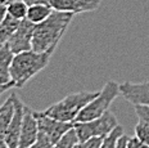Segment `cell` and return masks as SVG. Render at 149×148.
<instances>
[{"instance_id": "6da1fadb", "label": "cell", "mask_w": 149, "mask_h": 148, "mask_svg": "<svg viewBox=\"0 0 149 148\" xmlns=\"http://www.w3.org/2000/svg\"><path fill=\"white\" fill-rule=\"evenodd\" d=\"M73 16L74 14L68 12L53 10L45 21L35 24L32 36V50L37 53L54 50L70 23L72 22Z\"/></svg>"}, {"instance_id": "7a4b0ae2", "label": "cell", "mask_w": 149, "mask_h": 148, "mask_svg": "<svg viewBox=\"0 0 149 148\" xmlns=\"http://www.w3.org/2000/svg\"><path fill=\"white\" fill-rule=\"evenodd\" d=\"M54 50H48L44 53L27 50L14 54L10 66V75L14 88H23L27 81L41 72L50 62Z\"/></svg>"}, {"instance_id": "3957f363", "label": "cell", "mask_w": 149, "mask_h": 148, "mask_svg": "<svg viewBox=\"0 0 149 148\" xmlns=\"http://www.w3.org/2000/svg\"><path fill=\"white\" fill-rule=\"evenodd\" d=\"M99 91H77L71 93L62 101L48 107L44 113L55 120L64 122H74L82 108L98 95Z\"/></svg>"}, {"instance_id": "277c9868", "label": "cell", "mask_w": 149, "mask_h": 148, "mask_svg": "<svg viewBox=\"0 0 149 148\" xmlns=\"http://www.w3.org/2000/svg\"><path fill=\"white\" fill-rule=\"evenodd\" d=\"M120 93V84H117L113 80H108L105 82L98 95L93 101H90L88 104L82 108V111L79 113L74 122H86L91 121L94 119H98L102 115H104L109 110L112 102L116 99Z\"/></svg>"}, {"instance_id": "5b68a950", "label": "cell", "mask_w": 149, "mask_h": 148, "mask_svg": "<svg viewBox=\"0 0 149 148\" xmlns=\"http://www.w3.org/2000/svg\"><path fill=\"white\" fill-rule=\"evenodd\" d=\"M118 121H117L114 113H112L109 110L102 115L98 119H94L91 121L86 122H74L73 129L76 131L77 137H79L80 142H84L86 139L94 137H103L105 138L109 133L113 130L116 126H118Z\"/></svg>"}, {"instance_id": "8992f818", "label": "cell", "mask_w": 149, "mask_h": 148, "mask_svg": "<svg viewBox=\"0 0 149 148\" xmlns=\"http://www.w3.org/2000/svg\"><path fill=\"white\" fill-rule=\"evenodd\" d=\"M33 116H35V119L37 121L39 133L45 135L53 144L57 143L74 125V122H64V121H59V120L53 119V117L45 115L44 111L33 110Z\"/></svg>"}, {"instance_id": "52a82bcc", "label": "cell", "mask_w": 149, "mask_h": 148, "mask_svg": "<svg viewBox=\"0 0 149 148\" xmlns=\"http://www.w3.org/2000/svg\"><path fill=\"white\" fill-rule=\"evenodd\" d=\"M33 30H35V24L32 22H30L27 18L21 21L17 31L13 34V36H12L7 43V45L9 47V49L13 52V54L32 50Z\"/></svg>"}, {"instance_id": "ba28073f", "label": "cell", "mask_w": 149, "mask_h": 148, "mask_svg": "<svg viewBox=\"0 0 149 148\" xmlns=\"http://www.w3.org/2000/svg\"><path fill=\"white\" fill-rule=\"evenodd\" d=\"M12 97H13V103H14V115H13V119H12L10 125H9L7 133H5L4 142L8 146V148H18L23 113H24V104L22 103V101L18 98L17 93L13 91Z\"/></svg>"}, {"instance_id": "9c48e42d", "label": "cell", "mask_w": 149, "mask_h": 148, "mask_svg": "<svg viewBox=\"0 0 149 148\" xmlns=\"http://www.w3.org/2000/svg\"><path fill=\"white\" fill-rule=\"evenodd\" d=\"M120 93L132 106L141 104L149 107V80L143 82L125 81L120 84Z\"/></svg>"}, {"instance_id": "30bf717a", "label": "cell", "mask_w": 149, "mask_h": 148, "mask_svg": "<svg viewBox=\"0 0 149 148\" xmlns=\"http://www.w3.org/2000/svg\"><path fill=\"white\" fill-rule=\"evenodd\" d=\"M100 3L102 0H49V4L54 10L68 12L72 14L97 10Z\"/></svg>"}, {"instance_id": "8fae6325", "label": "cell", "mask_w": 149, "mask_h": 148, "mask_svg": "<svg viewBox=\"0 0 149 148\" xmlns=\"http://www.w3.org/2000/svg\"><path fill=\"white\" fill-rule=\"evenodd\" d=\"M37 137H39V128H37V121L33 116V110L24 106L18 148H30L36 142Z\"/></svg>"}, {"instance_id": "7c38bea8", "label": "cell", "mask_w": 149, "mask_h": 148, "mask_svg": "<svg viewBox=\"0 0 149 148\" xmlns=\"http://www.w3.org/2000/svg\"><path fill=\"white\" fill-rule=\"evenodd\" d=\"M134 110L138 116V124L135 126V135L149 146V107L136 104Z\"/></svg>"}, {"instance_id": "4fadbf2b", "label": "cell", "mask_w": 149, "mask_h": 148, "mask_svg": "<svg viewBox=\"0 0 149 148\" xmlns=\"http://www.w3.org/2000/svg\"><path fill=\"white\" fill-rule=\"evenodd\" d=\"M14 54L9 49L7 44L0 47V84L1 85H13L10 75V66L13 62Z\"/></svg>"}, {"instance_id": "5bb4252c", "label": "cell", "mask_w": 149, "mask_h": 148, "mask_svg": "<svg viewBox=\"0 0 149 148\" xmlns=\"http://www.w3.org/2000/svg\"><path fill=\"white\" fill-rule=\"evenodd\" d=\"M14 115V103L12 94L4 103L0 106V139H4L5 133H7L10 121Z\"/></svg>"}, {"instance_id": "9a60e30c", "label": "cell", "mask_w": 149, "mask_h": 148, "mask_svg": "<svg viewBox=\"0 0 149 148\" xmlns=\"http://www.w3.org/2000/svg\"><path fill=\"white\" fill-rule=\"evenodd\" d=\"M54 10L50 4H35L30 5L29 10H27V20L33 24H37L42 21H45L46 18L52 14V12Z\"/></svg>"}, {"instance_id": "2e32d148", "label": "cell", "mask_w": 149, "mask_h": 148, "mask_svg": "<svg viewBox=\"0 0 149 148\" xmlns=\"http://www.w3.org/2000/svg\"><path fill=\"white\" fill-rule=\"evenodd\" d=\"M19 22L21 21L15 20L9 14L3 20V22L0 23V44H7L8 40L17 31Z\"/></svg>"}, {"instance_id": "e0dca14e", "label": "cell", "mask_w": 149, "mask_h": 148, "mask_svg": "<svg viewBox=\"0 0 149 148\" xmlns=\"http://www.w3.org/2000/svg\"><path fill=\"white\" fill-rule=\"evenodd\" d=\"M29 5L23 0H15V1L8 4V14L18 21H22L27 17Z\"/></svg>"}, {"instance_id": "ac0fdd59", "label": "cell", "mask_w": 149, "mask_h": 148, "mask_svg": "<svg viewBox=\"0 0 149 148\" xmlns=\"http://www.w3.org/2000/svg\"><path fill=\"white\" fill-rule=\"evenodd\" d=\"M79 142V137H77L74 129L72 128L55 143V148H73Z\"/></svg>"}, {"instance_id": "d6986e66", "label": "cell", "mask_w": 149, "mask_h": 148, "mask_svg": "<svg viewBox=\"0 0 149 148\" xmlns=\"http://www.w3.org/2000/svg\"><path fill=\"white\" fill-rule=\"evenodd\" d=\"M121 135H123V128L121 125H118L103 139V143H102L100 148H116L117 140H118V138Z\"/></svg>"}, {"instance_id": "ffe728a7", "label": "cell", "mask_w": 149, "mask_h": 148, "mask_svg": "<svg viewBox=\"0 0 149 148\" xmlns=\"http://www.w3.org/2000/svg\"><path fill=\"white\" fill-rule=\"evenodd\" d=\"M103 137H94L84 142H79L73 148H100L103 143Z\"/></svg>"}, {"instance_id": "44dd1931", "label": "cell", "mask_w": 149, "mask_h": 148, "mask_svg": "<svg viewBox=\"0 0 149 148\" xmlns=\"http://www.w3.org/2000/svg\"><path fill=\"white\" fill-rule=\"evenodd\" d=\"M30 148H55V144H53L45 135L39 133V137H37L36 142Z\"/></svg>"}, {"instance_id": "7402d4cb", "label": "cell", "mask_w": 149, "mask_h": 148, "mask_svg": "<svg viewBox=\"0 0 149 148\" xmlns=\"http://www.w3.org/2000/svg\"><path fill=\"white\" fill-rule=\"evenodd\" d=\"M127 148H149V146L135 135V137H129V139H127Z\"/></svg>"}, {"instance_id": "603a6c76", "label": "cell", "mask_w": 149, "mask_h": 148, "mask_svg": "<svg viewBox=\"0 0 149 148\" xmlns=\"http://www.w3.org/2000/svg\"><path fill=\"white\" fill-rule=\"evenodd\" d=\"M7 16H8V5L0 0V23L3 22V20Z\"/></svg>"}, {"instance_id": "cb8c5ba5", "label": "cell", "mask_w": 149, "mask_h": 148, "mask_svg": "<svg viewBox=\"0 0 149 148\" xmlns=\"http://www.w3.org/2000/svg\"><path fill=\"white\" fill-rule=\"evenodd\" d=\"M127 139H129V137H127L126 134L121 135L118 138V140H117L116 148H127Z\"/></svg>"}, {"instance_id": "d4e9b609", "label": "cell", "mask_w": 149, "mask_h": 148, "mask_svg": "<svg viewBox=\"0 0 149 148\" xmlns=\"http://www.w3.org/2000/svg\"><path fill=\"white\" fill-rule=\"evenodd\" d=\"M27 5H35V4H49V0H23Z\"/></svg>"}, {"instance_id": "484cf974", "label": "cell", "mask_w": 149, "mask_h": 148, "mask_svg": "<svg viewBox=\"0 0 149 148\" xmlns=\"http://www.w3.org/2000/svg\"><path fill=\"white\" fill-rule=\"evenodd\" d=\"M13 88H14L13 85H1L0 84V94H3L7 90H10V89H13Z\"/></svg>"}, {"instance_id": "4316f807", "label": "cell", "mask_w": 149, "mask_h": 148, "mask_svg": "<svg viewBox=\"0 0 149 148\" xmlns=\"http://www.w3.org/2000/svg\"><path fill=\"white\" fill-rule=\"evenodd\" d=\"M0 148H8V146L5 144L4 139H0Z\"/></svg>"}, {"instance_id": "83f0119b", "label": "cell", "mask_w": 149, "mask_h": 148, "mask_svg": "<svg viewBox=\"0 0 149 148\" xmlns=\"http://www.w3.org/2000/svg\"><path fill=\"white\" fill-rule=\"evenodd\" d=\"M1 45H3V44H0V47H1Z\"/></svg>"}]
</instances>
